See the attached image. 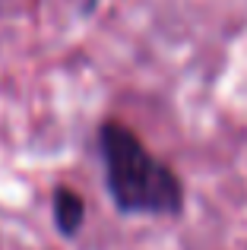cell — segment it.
Segmentation results:
<instances>
[{"mask_svg":"<svg viewBox=\"0 0 247 250\" xmlns=\"http://www.w3.org/2000/svg\"><path fill=\"white\" fill-rule=\"evenodd\" d=\"M99 149L108 193L124 215H181L184 184L165 162L149 152L130 127L118 121L102 124Z\"/></svg>","mask_w":247,"mask_h":250,"instance_id":"6da1fadb","label":"cell"},{"mask_svg":"<svg viewBox=\"0 0 247 250\" xmlns=\"http://www.w3.org/2000/svg\"><path fill=\"white\" fill-rule=\"evenodd\" d=\"M86 222V203L76 190L70 187H57L54 190V225L63 238H73Z\"/></svg>","mask_w":247,"mask_h":250,"instance_id":"7a4b0ae2","label":"cell"}]
</instances>
